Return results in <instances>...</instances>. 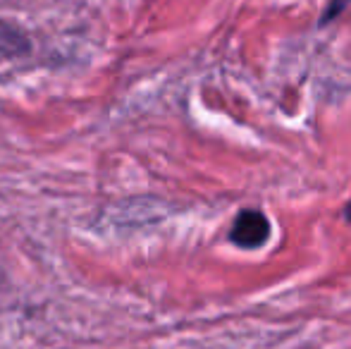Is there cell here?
Listing matches in <instances>:
<instances>
[{
    "mask_svg": "<svg viewBox=\"0 0 351 349\" xmlns=\"http://www.w3.org/2000/svg\"><path fill=\"white\" fill-rule=\"evenodd\" d=\"M230 239L239 249H258L270 239V220L256 208L241 210L230 230Z\"/></svg>",
    "mask_w": 351,
    "mask_h": 349,
    "instance_id": "1",
    "label": "cell"
},
{
    "mask_svg": "<svg viewBox=\"0 0 351 349\" xmlns=\"http://www.w3.org/2000/svg\"><path fill=\"white\" fill-rule=\"evenodd\" d=\"M27 51H29L27 38L17 29L10 27V24L0 22V53H5V56H22Z\"/></svg>",
    "mask_w": 351,
    "mask_h": 349,
    "instance_id": "2",
    "label": "cell"
},
{
    "mask_svg": "<svg viewBox=\"0 0 351 349\" xmlns=\"http://www.w3.org/2000/svg\"><path fill=\"white\" fill-rule=\"evenodd\" d=\"M344 218H347V223H351V199H349V204L344 206Z\"/></svg>",
    "mask_w": 351,
    "mask_h": 349,
    "instance_id": "3",
    "label": "cell"
}]
</instances>
